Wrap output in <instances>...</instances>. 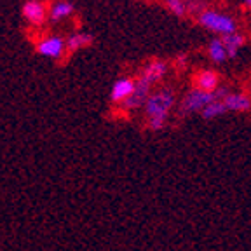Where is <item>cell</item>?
Returning <instances> with one entry per match:
<instances>
[{
	"mask_svg": "<svg viewBox=\"0 0 251 251\" xmlns=\"http://www.w3.org/2000/svg\"><path fill=\"white\" fill-rule=\"evenodd\" d=\"M228 91L227 89H222L220 87L216 93H204L201 89H190L188 93H185V96L181 98L180 101V115L185 117V115H192V114H201L213 100L216 98H224L225 94Z\"/></svg>",
	"mask_w": 251,
	"mask_h": 251,
	"instance_id": "3",
	"label": "cell"
},
{
	"mask_svg": "<svg viewBox=\"0 0 251 251\" xmlns=\"http://www.w3.org/2000/svg\"><path fill=\"white\" fill-rule=\"evenodd\" d=\"M224 39V44L225 47H227V54L228 58H235V56L239 54V51L243 49L244 42H246V39H244V35H241V33H232V35H227V37H222Z\"/></svg>",
	"mask_w": 251,
	"mask_h": 251,
	"instance_id": "13",
	"label": "cell"
},
{
	"mask_svg": "<svg viewBox=\"0 0 251 251\" xmlns=\"http://www.w3.org/2000/svg\"><path fill=\"white\" fill-rule=\"evenodd\" d=\"M194 87L204 93H216L220 89V75L213 70H201L194 75Z\"/></svg>",
	"mask_w": 251,
	"mask_h": 251,
	"instance_id": "6",
	"label": "cell"
},
{
	"mask_svg": "<svg viewBox=\"0 0 251 251\" xmlns=\"http://www.w3.org/2000/svg\"><path fill=\"white\" fill-rule=\"evenodd\" d=\"M134 87H136V80H133V78H129V77L117 78L115 84L112 86V91H110V100H112V103H117V105L126 103L131 98V94L134 93Z\"/></svg>",
	"mask_w": 251,
	"mask_h": 251,
	"instance_id": "4",
	"label": "cell"
},
{
	"mask_svg": "<svg viewBox=\"0 0 251 251\" xmlns=\"http://www.w3.org/2000/svg\"><path fill=\"white\" fill-rule=\"evenodd\" d=\"M197 21L204 30L218 37H227L237 31V21L230 14L218 9H204L197 14Z\"/></svg>",
	"mask_w": 251,
	"mask_h": 251,
	"instance_id": "2",
	"label": "cell"
},
{
	"mask_svg": "<svg viewBox=\"0 0 251 251\" xmlns=\"http://www.w3.org/2000/svg\"><path fill=\"white\" fill-rule=\"evenodd\" d=\"M224 103L227 112L246 114L251 110V96L246 93H227L224 96Z\"/></svg>",
	"mask_w": 251,
	"mask_h": 251,
	"instance_id": "7",
	"label": "cell"
},
{
	"mask_svg": "<svg viewBox=\"0 0 251 251\" xmlns=\"http://www.w3.org/2000/svg\"><path fill=\"white\" fill-rule=\"evenodd\" d=\"M65 47H67V42L61 37H46L37 44V52L46 58L58 59L65 52Z\"/></svg>",
	"mask_w": 251,
	"mask_h": 251,
	"instance_id": "5",
	"label": "cell"
},
{
	"mask_svg": "<svg viewBox=\"0 0 251 251\" xmlns=\"http://www.w3.org/2000/svg\"><path fill=\"white\" fill-rule=\"evenodd\" d=\"M166 74H168V65L164 61H161V59H152L143 67L140 77L145 78L147 82H150L153 86V84L161 82L162 78L166 77Z\"/></svg>",
	"mask_w": 251,
	"mask_h": 251,
	"instance_id": "8",
	"label": "cell"
},
{
	"mask_svg": "<svg viewBox=\"0 0 251 251\" xmlns=\"http://www.w3.org/2000/svg\"><path fill=\"white\" fill-rule=\"evenodd\" d=\"M72 14H74V4H72L70 0H59V2L52 4L51 9H49V20L54 21V23L67 20Z\"/></svg>",
	"mask_w": 251,
	"mask_h": 251,
	"instance_id": "11",
	"label": "cell"
},
{
	"mask_svg": "<svg viewBox=\"0 0 251 251\" xmlns=\"http://www.w3.org/2000/svg\"><path fill=\"white\" fill-rule=\"evenodd\" d=\"M208 58L211 59L213 63H216V65H222V63H225L228 59L227 47H225L222 37H216V39H213L211 42L208 44Z\"/></svg>",
	"mask_w": 251,
	"mask_h": 251,
	"instance_id": "10",
	"label": "cell"
},
{
	"mask_svg": "<svg viewBox=\"0 0 251 251\" xmlns=\"http://www.w3.org/2000/svg\"><path fill=\"white\" fill-rule=\"evenodd\" d=\"M171 14L178 16V18H183V16L190 14V2L192 0H162Z\"/></svg>",
	"mask_w": 251,
	"mask_h": 251,
	"instance_id": "15",
	"label": "cell"
},
{
	"mask_svg": "<svg viewBox=\"0 0 251 251\" xmlns=\"http://www.w3.org/2000/svg\"><path fill=\"white\" fill-rule=\"evenodd\" d=\"M91 44H93V35H91V33H86V31H77V33L68 37V40H67L68 51H72V52L80 51V49L91 46Z\"/></svg>",
	"mask_w": 251,
	"mask_h": 251,
	"instance_id": "12",
	"label": "cell"
},
{
	"mask_svg": "<svg viewBox=\"0 0 251 251\" xmlns=\"http://www.w3.org/2000/svg\"><path fill=\"white\" fill-rule=\"evenodd\" d=\"M175 105H176V96L171 89L162 87V89L152 91V94L147 98L145 105H143L147 127L150 131L164 129Z\"/></svg>",
	"mask_w": 251,
	"mask_h": 251,
	"instance_id": "1",
	"label": "cell"
},
{
	"mask_svg": "<svg viewBox=\"0 0 251 251\" xmlns=\"http://www.w3.org/2000/svg\"><path fill=\"white\" fill-rule=\"evenodd\" d=\"M224 114H227V108H225L224 98L213 100V101L209 103V105L206 106L202 112H201L202 119H208V121H211V119H216V117H222Z\"/></svg>",
	"mask_w": 251,
	"mask_h": 251,
	"instance_id": "14",
	"label": "cell"
},
{
	"mask_svg": "<svg viewBox=\"0 0 251 251\" xmlns=\"http://www.w3.org/2000/svg\"><path fill=\"white\" fill-rule=\"evenodd\" d=\"M47 9L42 2L39 0H28L26 4L23 5V16L25 20L30 21L31 25H42L47 18Z\"/></svg>",
	"mask_w": 251,
	"mask_h": 251,
	"instance_id": "9",
	"label": "cell"
},
{
	"mask_svg": "<svg viewBox=\"0 0 251 251\" xmlns=\"http://www.w3.org/2000/svg\"><path fill=\"white\" fill-rule=\"evenodd\" d=\"M241 4H243V5H244V7L251 9V0H241Z\"/></svg>",
	"mask_w": 251,
	"mask_h": 251,
	"instance_id": "16",
	"label": "cell"
}]
</instances>
